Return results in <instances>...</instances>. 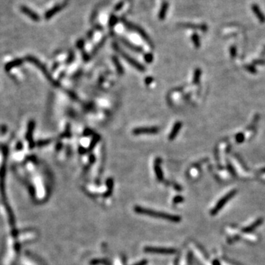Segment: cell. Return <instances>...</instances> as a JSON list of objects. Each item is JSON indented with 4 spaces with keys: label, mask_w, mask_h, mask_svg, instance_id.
I'll return each mask as SVG.
<instances>
[{
    "label": "cell",
    "mask_w": 265,
    "mask_h": 265,
    "mask_svg": "<svg viewBox=\"0 0 265 265\" xmlns=\"http://www.w3.org/2000/svg\"><path fill=\"white\" fill-rule=\"evenodd\" d=\"M135 211H136L137 213H143V214H147V215H149V216H152V217H159V218H162V219H168V220H170V221L178 222V221L180 220V217H177V216L156 212V211L149 210V209H145L139 208V207H136V208H135Z\"/></svg>",
    "instance_id": "obj_1"
},
{
    "label": "cell",
    "mask_w": 265,
    "mask_h": 265,
    "mask_svg": "<svg viewBox=\"0 0 265 265\" xmlns=\"http://www.w3.org/2000/svg\"><path fill=\"white\" fill-rule=\"evenodd\" d=\"M121 22H122V24H124V26L127 29V30H131V31L136 32L137 33H139L141 37H142L144 40L146 41V42L148 43L149 44L152 45L150 38L148 35L146 33V32L143 30L142 28L140 27L138 25H136V24H134L131 23V22H128L127 19H125V18H121Z\"/></svg>",
    "instance_id": "obj_2"
},
{
    "label": "cell",
    "mask_w": 265,
    "mask_h": 265,
    "mask_svg": "<svg viewBox=\"0 0 265 265\" xmlns=\"http://www.w3.org/2000/svg\"><path fill=\"white\" fill-rule=\"evenodd\" d=\"M112 45H113V47H114V50H116V52L121 55V56H122V57H124L125 60H126L129 63H130L131 65L136 68L137 69H139V71H145V67H144L143 66H141L139 62H137L136 61L133 60V57H131L130 56H129L128 55L126 54V52H124V51H123L122 49H121L120 47H119V45L117 44L116 43H113Z\"/></svg>",
    "instance_id": "obj_3"
},
{
    "label": "cell",
    "mask_w": 265,
    "mask_h": 265,
    "mask_svg": "<svg viewBox=\"0 0 265 265\" xmlns=\"http://www.w3.org/2000/svg\"><path fill=\"white\" fill-rule=\"evenodd\" d=\"M236 193H237V191L233 190V191H232V192H231L230 193H228V194L225 195V196L224 197V198H222L221 200H219V202L218 203H217V205H216V206L214 207V209H213V210L211 211V214L214 215L217 212H218V211L219 210H220V209L222 208H223L224 205L226 204L228 201L230 200V199H231L232 198H233L234 195H235Z\"/></svg>",
    "instance_id": "obj_4"
},
{
    "label": "cell",
    "mask_w": 265,
    "mask_h": 265,
    "mask_svg": "<svg viewBox=\"0 0 265 265\" xmlns=\"http://www.w3.org/2000/svg\"><path fill=\"white\" fill-rule=\"evenodd\" d=\"M26 59H27V60L28 61H30V62H31V63H34V64L36 65V66L38 67L39 69H40V70H42V72L44 73V75L45 76H46V77H47V78H48L49 81H50L51 82H53V83L55 84V82H54V81H53V80L52 79V77H51L50 75V74H49L48 71H47V70L46 69V68H45L44 66L43 65L42 63H41L40 61H39L38 60V59L36 58V57H33V56H31V55H28V56H27Z\"/></svg>",
    "instance_id": "obj_5"
},
{
    "label": "cell",
    "mask_w": 265,
    "mask_h": 265,
    "mask_svg": "<svg viewBox=\"0 0 265 265\" xmlns=\"http://www.w3.org/2000/svg\"><path fill=\"white\" fill-rule=\"evenodd\" d=\"M20 10L24 14H25L26 16H27L29 18H31L32 21L34 22H39L40 21L41 18L38 13H36V12L32 11V9L27 7L25 5H22L20 7Z\"/></svg>",
    "instance_id": "obj_6"
},
{
    "label": "cell",
    "mask_w": 265,
    "mask_h": 265,
    "mask_svg": "<svg viewBox=\"0 0 265 265\" xmlns=\"http://www.w3.org/2000/svg\"><path fill=\"white\" fill-rule=\"evenodd\" d=\"M65 7V4H57L55 5L54 7L50 8V10H48L46 13L44 14V18L45 19L49 20L51 18L53 17L55 15H56L57 13H59L61 10H63V8Z\"/></svg>",
    "instance_id": "obj_7"
},
{
    "label": "cell",
    "mask_w": 265,
    "mask_h": 265,
    "mask_svg": "<svg viewBox=\"0 0 265 265\" xmlns=\"http://www.w3.org/2000/svg\"><path fill=\"white\" fill-rule=\"evenodd\" d=\"M35 128V122L34 121H30L28 124V127H27V132L26 134V139L29 142V146H30V148L32 149L36 145V144L34 143L33 140H32V132Z\"/></svg>",
    "instance_id": "obj_8"
},
{
    "label": "cell",
    "mask_w": 265,
    "mask_h": 265,
    "mask_svg": "<svg viewBox=\"0 0 265 265\" xmlns=\"http://www.w3.org/2000/svg\"><path fill=\"white\" fill-rule=\"evenodd\" d=\"M159 132V128L155 127H139L133 130V133L135 135L145 134V133H149V134H153Z\"/></svg>",
    "instance_id": "obj_9"
},
{
    "label": "cell",
    "mask_w": 265,
    "mask_h": 265,
    "mask_svg": "<svg viewBox=\"0 0 265 265\" xmlns=\"http://www.w3.org/2000/svg\"><path fill=\"white\" fill-rule=\"evenodd\" d=\"M181 27H185V28H191L194 29V30H198L203 32H206L208 30V26L205 24H192V23H181L178 24Z\"/></svg>",
    "instance_id": "obj_10"
},
{
    "label": "cell",
    "mask_w": 265,
    "mask_h": 265,
    "mask_svg": "<svg viewBox=\"0 0 265 265\" xmlns=\"http://www.w3.org/2000/svg\"><path fill=\"white\" fill-rule=\"evenodd\" d=\"M251 10L253 12V13L256 15V18H258V20L262 23H264L265 22V15L263 13V12L261 10L257 4H252L251 5Z\"/></svg>",
    "instance_id": "obj_11"
},
{
    "label": "cell",
    "mask_w": 265,
    "mask_h": 265,
    "mask_svg": "<svg viewBox=\"0 0 265 265\" xmlns=\"http://www.w3.org/2000/svg\"><path fill=\"white\" fill-rule=\"evenodd\" d=\"M145 251L150 253H160V254H173L175 253V250L174 249H166V248H146Z\"/></svg>",
    "instance_id": "obj_12"
},
{
    "label": "cell",
    "mask_w": 265,
    "mask_h": 265,
    "mask_svg": "<svg viewBox=\"0 0 265 265\" xmlns=\"http://www.w3.org/2000/svg\"><path fill=\"white\" fill-rule=\"evenodd\" d=\"M119 39H120V41L123 44L128 47L129 49H130L131 50L135 51V52H141L143 51V49L141 48V47L135 46V45L133 44L132 43H130L128 40H127L126 38H123V37H119Z\"/></svg>",
    "instance_id": "obj_13"
},
{
    "label": "cell",
    "mask_w": 265,
    "mask_h": 265,
    "mask_svg": "<svg viewBox=\"0 0 265 265\" xmlns=\"http://www.w3.org/2000/svg\"><path fill=\"white\" fill-rule=\"evenodd\" d=\"M169 2H164L163 3H162V5L161 6V8H160L159 12V19L161 20V21H163L166 18V14H167V11L168 9H169Z\"/></svg>",
    "instance_id": "obj_14"
},
{
    "label": "cell",
    "mask_w": 265,
    "mask_h": 265,
    "mask_svg": "<svg viewBox=\"0 0 265 265\" xmlns=\"http://www.w3.org/2000/svg\"><path fill=\"white\" fill-rule=\"evenodd\" d=\"M22 63H23V61H22V59H19V58L15 59V60L12 61L9 63H7V64L5 65V69L7 71H10L12 69H13V68L19 66L20 65L22 64Z\"/></svg>",
    "instance_id": "obj_15"
},
{
    "label": "cell",
    "mask_w": 265,
    "mask_h": 265,
    "mask_svg": "<svg viewBox=\"0 0 265 265\" xmlns=\"http://www.w3.org/2000/svg\"><path fill=\"white\" fill-rule=\"evenodd\" d=\"M180 127H181V123H180V122L175 123V125H174L173 129H172V132L170 133V134H169V139H170V140H172V139H174V137L176 136L177 134H178V132H179Z\"/></svg>",
    "instance_id": "obj_16"
},
{
    "label": "cell",
    "mask_w": 265,
    "mask_h": 265,
    "mask_svg": "<svg viewBox=\"0 0 265 265\" xmlns=\"http://www.w3.org/2000/svg\"><path fill=\"white\" fill-rule=\"evenodd\" d=\"M118 21H119L118 17H117L114 13H112L111 15L110 16L109 20H108V27H109L110 28H113L117 23H118Z\"/></svg>",
    "instance_id": "obj_17"
},
{
    "label": "cell",
    "mask_w": 265,
    "mask_h": 265,
    "mask_svg": "<svg viewBox=\"0 0 265 265\" xmlns=\"http://www.w3.org/2000/svg\"><path fill=\"white\" fill-rule=\"evenodd\" d=\"M192 41L194 46L196 47V48H199L200 47V38L197 32H194V33L192 34Z\"/></svg>",
    "instance_id": "obj_18"
},
{
    "label": "cell",
    "mask_w": 265,
    "mask_h": 265,
    "mask_svg": "<svg viewBox=\"0 0 265 265\" xmlns=\"http://www.w3.org/2000/svg\"><path fill=\"white\" fill-rule=\"evenodd\" d=\"M261 223H262V220H258L257 222H256V223H255L253 224V225H250V226H249L248 228H244V232H250V231H251L254 228H256V227H258Z\"/></svg>",
    "instance_id": "obj_19"
},
{
    "label": "cell",
    "mask_w": 265,
    "mask_h": 265,
    "mask_svg": "<svg viewBox=\"0 0 265 265\" xmlns=\"http://www.w3.org/2000/svg\"><path fill=\"white\" fill-rule=\"evenodd\" d=\"M125 1H120V2H119L118 3L116 4V5L114 6V11H116V12H117V11H120L121 9H122V8L124 7V5H125Z\"/></svg>",
    "instance_id": "obj_20"
},
{
    "label": "cell",
    "mask_w": 265,
    "mask_h": 265,
    "mask_svg": "<svg viewBox=\"0 0 265 265\" xmlns=\"http://www.w3.org/2000/svg\"><path fill=\"white\" fill-rule=\"evenodd\" d=\"M155 170H156V174H157L158 178H159V179H161L162 174H161V169H160V167L159 166V164H156Z\"/></svg>",
    "instance_id": "obj_21"
},
{
    "label": "cell",
    "mask_w": 265,
    "mask_h": 265,
    "mask_svg": "<svg viewBox=\"0 0 265 265\" xmlns=\"http://www.w3.org/2000/svg\"><path fill=\"white\" fill-rule=\"evenodd\" d=\"M145 60L147 62H151L152 61H153V55L151 54V53H147V55H145Z\"/></svg>",
    "instance_id": "obj_22"
},
{
    "label": "cell",
    "mask_w": 265,
    "mask_h": 265,
    "mask_svg": "<svg viewBox=\"0 0 265 265\" xmlns=\"http://www.w3.org/2000/svg\"><path fill=\"white\" fill-rule=\"evenodd\" d=\"M50 142V140H44V141H39L38 143H37V145L39 146V147H41V146H44L46 145L47 144H49Z\"/></svg>",
    "instance_id": "obj_23"
},
{
    "label": "cell",
    "mask_w": 265,
    "mask_h": 265,
    "mask_svg": "<svg viewBox=\"0 0 265 265\" xmlns=\"http://www.w3.org/2000/svg\"><path fill=\"white\" fill-rule=\"evenodd\" d=\"M84 45V41L83 40H79L77 43V46L79 47V48H82V47H83Z\"/></svg>",
    "instance_id": "obj_24"
},
{
    "label": "cell",
    "mask_w": 265,
    "mask_h": 265,
    "mask_svg": "<svg viewBox=\"0 0 265 265\" xmlns=\"http://www.w3.org/2000/svg\"><path fill=\"white\" fill-rule=\"evenodd\" d=\"M231 54H232V55H236V52H237V50H236V48L234 47H232L231 48Z\"/></svg>",
    "instance_id": "obj_25"
},
{
    "label": "cell",
    "mask_w": 265,
    "mask_h": 265,
    "mask_svg": "<svg viewBox=\"0 0 265 265\" xmlns=\"http://www.w3.org/2000/svg\"><path fill=\"white\" fill-rule=\"evenodd\" d=\"M239 135V136L237 137V139L238 142H242V141L243 140V135H241V134H239V135Z\"/></svg>",
    "instance_id": "obj_26"
},
{
    "label": "cell",
    "mask_w": 265,
    "mask_h": 265,
    "mask_svg": "<svg viewBox=\"0 0 265 265\" xmlns=\"http://www.w3.org/2000/svg\"><path fill=\"white\" fill-rule=\"evenodd\" d=\"M94 27H95L96 29V30H101V31L102 30V29H103V27H102L101 25H100V24H95Z\"/></svg>",
    "instance_id": "obj_27"
},
{
    "label": "cell",
    "mask_w": 265,
    "mask_h": 265,
    "mask_svg": "<svg viewBox=\"0 0 265 265\" xmlns=\"http://www.w3.org/2000/svg\"><path fill=\"white\" fill-rule=\"evenodd\" d=\"M93 34H94V31H93V30H91V31L88 32V38H91V37L93 36Z\"/></svg>",
    "instance_id": "obj_28"
},
{
    "label": "cell",
    "mask_w": 265,
    "mask_h": 265,
    "mask_svg": "<svg viewBox=\"0 0 265 265\" xmlns=\"http://www.w3.org/2000/svg\"><path fill=\"white\" fill-rule=\"evenodd\" d=\"M22 148V144L21 142H18L16 146V149L17 150H21Z\"/></svg>",
    "instance_id": "obj_29"
}]
</instances>
